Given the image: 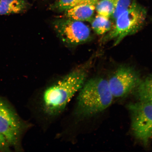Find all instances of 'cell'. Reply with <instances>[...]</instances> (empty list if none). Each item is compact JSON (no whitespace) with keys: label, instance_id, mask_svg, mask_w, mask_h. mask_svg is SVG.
Returning <instances> with one entry per match:
<instances>
[{"label":"cell","instance_id":"6da1fadb","mask_svg":"<svg viewBox=\"0 0 152 152\" xmlns=\"http://www.w3.org/2000/svg\"><path fill=\"white\" fill-rule=\"evenodd\" d=\"M88 74V65L79 66L34 91L27 107L34 124L43 133L61 119Z\"/></svg>","mask_w":152,"mask_h":152},{"label":"cell","instance_id":"7a4b0ae2","mask_svg":"<svg viewBox=\"0 0 152 152\" xmlns=\"http://www.w3.org/2000/svg\"><path fill=\"white\" fill-rule=\"evenodd\" d=\"M35 126L24 120L8 102L0 97V133L10 147L23 151L22 140L25 134Z\"/></svg>","mask_w":152,"mask_h":152},{"label":"cell","instance_id":"3957f363","mask_svg":"<svg viewBox=\"0 0 152 152\" xmlns=\"http://www.w3.org/2000/svg\"><path fill=\"white\" fill-rule=\"evenodd\" d=\"M144 7L133 1L130 7L117 17L111 29L102 39L103 42L113 41L115 46L125 37L136 33L143 26L147 17Z\"/></svg>","mask_w":152,"mask_h":152},{"label":"cell","instance_id":"277c9868","mask_svg":"<svg viewBox=\"0 0 152 152\" xmlns=\"http://www.w3.org/2000/svg\"><path fill=\"white\" fill-rule=\"evenodd\" d=\"M133 135L144 145L152 139V105L138 102L127 106Z\"/></svg>","mask_w":152,"mask_h":152},{"label":"cell","instance_id":"5b68a950","mask_svg":"<svg viewBox=\"0 0 152 152\" xmlns=\"http://www.w3.org/2000/svg\"><path fill=\"white\" fill-rule=\"evenodd\" d=\"M53 26L57 35L65 44L73 46L91 39V29L83 22L67 18L55 20Z\"/></svg>","mask_w":152,"mask_h":152},{"label":"cell","instance_id":"8992f818","mask_svg":"<svg viewBox=\"0 0 152 152\" xmlns=\"http://www.w3.org/2000/svg\"><path fill=\"white\" fill-rule=\"evenodd\" d=\"M142 80L134 68L122 65L117 68L107 81L113 97L122 98L134 92Z\"/></svg>","mask_w":152,"mask_h":152},{"label":"cell","instance_id":"52a82bcc","mask_svg":"<svg viewBox=\"0 0 152 152\" xmlns=\"http://www.w3.org/2000/svg\"><path fill=\"white\" fill-rule=\"evenodd\" d=\"M95 5L81 4L75 6L66 10L65 12L66 18L81 22H91L94 18Z\"/></svg>","mask_w":152,"mask_h":152},{"label":"cell","instance_id":"ba28073f","mask_svg":"<svg viewBox=\"0 0 152 152\" xmlns=\"http://www.w3.org/2000/svg\"><path fill=\"white\" fill-rule=\"evenodd\" d=\"M28 7L26 0H1L0 16L20 14Z\"/></svg>","mask_w":152,"mask_h":152},{"label":"cell","instance_id":"9c48e42d","mask_svg":"<svg viewBox=\"0 0 152 152\" xmlns=\"http://www.w3.org/2000/svg\"><path fill=\"white\" fill-rule=\"evenodd\" d=\"M134 92L138 102L152 105V75L142 80Z\"/></svg>","mask_w":152,"mask_h":152},{"label":"cell","instance_id":"30bf717a","mask_svg":"<svg viewBox=\"0 0 152 152\" xmlns=\"http://www.w3.org/2000/svg\"><path fill=\"white\" fill-rule=\"evenodd\" d=\"M90 23L92 29L98 35L107 33L113 26L110 18L98 14L94 17Z\"/></svg>","mask_w":152,"mask_h":152},{"label":"cell","instance_id":"8fae6325","mask_svg":"<svg viewBox=\"0 0 152 152\" xmlns=\"http://www.w3.org/2000/svg\"><path fill=\"white\" fill-rule=\"evenodd\" d=\"M117 0H99L95 7L97 14L111 18L115 10Z\"/></svg>","mask_w":152,"mask_h":152},{"label":"cell","instance_id":"7c38bea8","mask_svg":"<svg viewBox=\"0 0 152 152\" xmlns=\"http://www.w3.org/2000/svg\"><path fill=\"white\" fill-rule=\"evenodd\" d=\"M132 2V0H117L115 10L111 17L112 20L115 21L119 15L130 7Z\"/></svg>","mask_w":152,"mask_h":152},{"label":"cell","instance_id":"4fadbf2b","mask_svg":"<svg viewBox=\"0 0 152 152\" xmlns=\"http://www.w3.org/2000/svg\"><path fill=\"white\" fill-rule=\"evenodd\" d=\"M76 0H58L52 6L50 9L58 11H65L72 7Z\"/></svg>","mask_w":152,"mask_h":152},{"label":"cell","instance_id":"5bb4252c","mask_svg":"<svg viewBox=\"0 0 152 152\" xmlns=\"http://www.w3.org/2000/svg\"><path fill=\"white\" fill-rule=\"evenodd\" d=\"M10 147L7 140L0 133V151H10Z\"/></svg>","mask_w":152,"mask_h":152},{"label":"cell","instance_id":"9a60e30c","mask_svg":"<svg viewBox=\"0 0 152 152\" xmlns=\"http://www.w3.org/2000/svg\"><path fill=\"white\" fill-rule=\"evenodd\" d=\"M99 1V0H76L72 7L81 4H91L96 5Z\"/></svg>","mask_w":152,"mask_h":152},{"label":"cell","instance_id":"2e32d148","mask_svg":"<svg viewBox=\"0 0 152 152\" xmlns=\"http://www.w3.org/2000/svg\"><path fill=\"white\" fill-rule=\"evenodd\" d=\"M0 1H1V0H0Z\"/></svg>","mask_w":152,"mask_h":152}]
</instances>
